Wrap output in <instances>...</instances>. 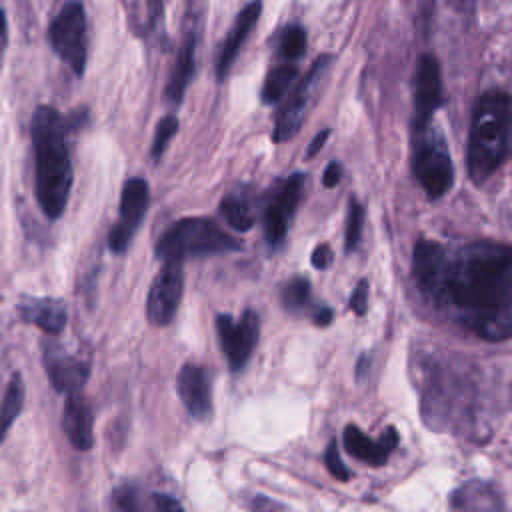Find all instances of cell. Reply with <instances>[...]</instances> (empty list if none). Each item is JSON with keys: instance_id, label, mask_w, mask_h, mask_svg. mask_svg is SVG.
Listing matches in <instances>:
<instances>
[{"instance_id": "603a6c76", "label": "cell", "mask_w": 512, "mask_h": 512, "mask_svg": "<svg viewBox=\"0 0 512 512\" xmlns=\"http://www.w3.org/2000/svg\"><path fill=\"white\" fill-rule=\"evenodd\" d=\"M296 74H298V70L290 62L274 66L262 84V102L274 104V102L282 100L286 96V92L290 90V86L294 84Z\"/></svg>"}, {"instance_id": "4fadbf2b", "label": "cell", "mask_w": 512, "mask_h": 512, "mask_svg": "<svg viewBox=\"0 0 512 512\" xmlns=\"http://www.w3.org/2000/svg\"><path fill=\"white\" fill-rule=\"evenodd\" d=\"M42 358H44L46 376L56 392L70 394V392H80L84 388L90 376L88 360L68 352L58 342H46Z\"/></svg>"}, {"instance_id": "52a82bcc", "label": "cell", "mask_w": 512, "mask_h": 512, "mask_svg": "<svg viewBox=\"0 0 512 512\" xmlns=\"http://www.w3.org/2000/svg\"><path fill=\"white\" fill-rule=\"evenodd\" d=\"M332 64V56L324 54L320 56L312 68L306 72L304 80H300V84L288 94V98L284 100V104L280 106L276 120H274V142H286L290 138L296 136V132L302 126V120L310 108V104L316 98V92L320 88V82L324 80L328 68Z\"/></svg>"}, {"instance_id": "6da1fadb", "label": "cell", "mask_w": 512, "mask_h": 512, "mask_svg": "<svg viewBox=\"0 0 512 512\" xmlns=\"http://www.w3.org/2000/svg\"><path fill=\"white\" fill-rule=\"evenodd\" d=\"M412 270L422 292L476 336L502 342L512 334V250L478 240L444 246L414 244Z\"/></svg>"}, {"instance_id": "3957f363", "label": "cell", "mask_w": 512, "mask_h": 512, "mask_svg": "<svg viewBox=\"0 0 512 512\" xmlns=\"http://www.w3.org/2000/svg\"><path fill=\"white\" fill-rule=\"evenodd\" d=\"M510 96L506 90L484 92L472 110L468 134V174L474 184L486 182L508 158Z\"/></svg>"}, {"instance_id": "30bf717a", "label": "cell", "mask_w": 512, "mask_h": 512, "mask_svg": "<svg viewBox=\"0 0 512 512\" xmlns=\"http://www.w3.org/2000/svg\"><path fill=\"white\" fill-rule=\"evenodd\" d=\"M216 330L220 348L232 370H240L250 360L260 334V318L254 310L246 308L238 320L230 314H218Z\"/></svg>"}, {"instance_id": "7a4b0ae2", "label": "cell", "mask_w": 512, "mask_h": 512, "mask_svg": "<svg viewBox=\"0 0 512 512\" xmlns=\"http://www.w3.org/2000/svg\"><path fill=\"white\" fill-rule=\"evenodd\" d=\"M32 146H34V192L40 210L48 220L64 214L74 182L68 134V120L48 104L34 110L32 116Z\"/></svg>"}, {"instance_id": "ba28073f", "label": "cell", "mask_w": 512, "mask_h": 512, "mask_svg": "<svg viewBox=\"0 0 512 512\" xmlns=\"http://www.w3.org/2000/svg\"><path fill=\"white\" fill-rule=\"evenodd\" d=\"M304 184H306V174L294 172L282 178L280 182H276V186L270 190L268 202L264 208V234H266V242L272 248H278L284 242L290 222L302 200Z\"/></svg>"}, {"instance_id": "f546056e", "label": "cell", "mask_w": 512, "mask_h": 512, "mask_svg": "<svg viewBox=\"0 0 512 512\" xmlns=\"http://www.w3.org/2000/svg\"><path fill=\"white\" fill-rule=\"evenodd\" d=\"M350 308L356 316H364L368 308V280H360L350 294Z\"/></svg>"}, {"instance_id": "83f0119b", "label": "cell", "mask_w": 512, "mask_h": 512, "mask_svg": "<svg viewBox=\"0 0 512 512\" xmlns=\"http://www.w3.org/2000/svg\"><path fill=\"white\" fill-rule=\"evenodd\" d=\"M178 132V118L168 114L164 116L158 126H156V132H154V140H152V158L154 160H160V156L164 154L168 142L172 140V136Z\"/></svg>"}, {"instance_id": "cb8c5ba5", "label": "cell", "mask_w": 512, "mask_h": 512, "mask_svg": "<svg viewBox=\"0 0 512 512\" xmlns=\"http://www.w3.org/2000/svg\"><path fill=\"white\" fill-rule=\"evenodd\" d=\"M312 300V292H310V282L302 276L292 278L290 282L284 284L282 288V304L292 310V312H300L304 310Z\"/></svg>"}, {"instance_id": "8992f818", "label": "cell", "mask_w": 512, "mask_h": 512, "mask_svg": "<svg viewBox=\"0 0 512 512\" xmlns=\"http://www.w3.org/2000/svg\"><path fill=\"white\" fill-rule=\"evenodd\" d=\"M48 42L56 56L68 64V68L82 76L88 58V34L86 12L82 2L68 0L48 26Z\"/></svg>"}, {"instance_id": "5b68a950", "label": "cell", "mask_w": 512, "mask_h": 512, "mask_svg": "<svg viewBox=\"0 0 512 512\" xmlns=\"http://www.w3.org/2000/svg\"><path fill=\"white\" fill-rule=\"evenodd\" d=\"M412 172L430 200L442 198L454 184V166L442 132L432 126H414Z\"/></svg>"}, {"instance_id": "ac0fdd59", "label": "cell", "mask_w": 512, "mask_h": 512, "mask_svg": "<svg viewBox=\"0 0 512 512\" xmlns=\"http://www.w3.org/2000/svg\"><path fill=\"white\" fill-rule=\"evenodd\" d=\"M62 428L66 438L76 450H90L94 446V416L92 406L80 392L66 394V404L62 412Z\"/></svg>"}, {"instance_id": "d6a6232c", "label": "cell", "mask_w": 512, "mask_h": 512, "mask_svg": "<svg viewBox=\"0 0 512 512\" xmlns=\"http://www.w3.org/2000/svg\"><path fill=\"white\" fill-rule=\"evenodd\" d=\"M152 506L160 512H176V510H182V504L172 498V496H166V494H154L152 496Z\"/></svg>"}, {"instance_id": "d4e9b609", "label": "cell", "mask_w": 512, "mask_h": 512, "mask_svg": "<svg viewBox=\"0 0 512 512\" xmlns=\"http://www.w3.org/2000/svg\"><path fill=\"white\" fill-rule=\"evenodd\" d=\"M306 50V32L302 26L292 24L288 28H284L280 42H278V54L284 60H298Z\"/></svg>"}, {"instance_id": "4316f807", "label": "cell", "mask_w": 512, "mask_h": 512, "mask_svg": "<svg viewBox=\"0 0 512 512\" xmlns=\"http://www.w3.org/2000/svg\"><path fill=\"white\" fill-rule=\"evenodd\" d=\"M110 506L114 510H120V512H136V510L144 508L140 490L136 486H132V484H124V486L116 488L110 494Z\"/></svg>"}, {"instance_id": "44dd1931", "label": "cell", "mask_w": 512, "mask_h": 512, "mask_svg": "<svg viewBox=\"0 0 512 512\" xmlns=\"http://www.w3.org/2000/svg\"><path fill=\"white\" fill-rule=\"evenodd\" d=\"M220 214L228 226L238 232H248L254 226V210L246 190H232L220 200Z\"/></svg>"}, {"instance_id": "1f68e13d", "label": "cell", "mask_w": 512, "mask_h": 512, "mask_svg": "<svg viewBox=\"0 0 512 512\" xmlns=\"http://www.w3.org/2000/svg\"><path fill=\"white\" fill-rule=\"evenodd\" d=\"M340 180H342V164L334 160L326 166L324 176H322V184H324V188H334V186L340 184Z\"/></svg>"}, {"instance_id": "d6986e66", "label": "cell", "mask_w": 512, "mask_h": 512, "mask_svg": "<svg viewBox=\"0 0 512 512\" xmlns=\"http://www.w3.org/2000/svg\"><path fill=\"white\" fill-rule=\"evenodd\" d=\"M260 12H262V4L260 2H250L236 16L234 26L230 28V32H228V36H226V40H224V44L220 48V54H218V62H216V76H218V80H224V76L228 74V70H230V66H232L240 46L244 44V40L248 38L250 30L258 22Z\"/></svg>"}, {"instance_id": "d590c367", "label": "cell", "mask_w": 512, "mask_h": 512, "mask_svg": "<svg viewBox=\"0 0 512 512\" xmlns=\"http://www.w3.org/2000/svg\"><path fill=\"white\" fill-rule=\"evenodd\" d=\"M8 46V24H6V14L0 8V50H6Z\"/></svg>"}, {"instance_id": "f1b7e54d", "label": "cell", "mask_w": 512, "mask_h": 512, "mask_svg": "<svg viewBox=\"0 0 512 512\" xmlns=\"http://www.w3.org/2000/svg\"><path fill=\"white\" fill-rule=\"evenodd\" d=\"M324 462H326V468L328 472L336 478V480H348L350 478V472L348 468L342 464V458H340V450H338V444L336 440H332L324 452Z\"/></svg>"}, {"instance_id": "2e32d148", "label": "cell", "mask_w": 512, "mask_h": 512, "mask_svg": "<svg viewBox=\"0 0 512 512\" xmlns=\"http://www.w3.org/2000/svg\"><path fill=\"white\" fill-rule=\"evenodd\" d=\"M398 444V432L394 426H388L378 440L368 438L356 424H348L344 428V448L346 452L366 464L382 466L390 458Z\"/></svg>"}, {"instance_id": "8d00e7d4", "label": "cell", "mask_w": 512, "mask_h": 512, "mask_svg": "<svg viewBox=\"0 0 512 512\" xmlns=\"http://www.w3.org/2000/svg\"><path fill=\"white\" fill-rule=\"evenodd\" d=\"M148 2H150L152 10H158V4H160V0H148Z\"/></svg>"}, {"instance_id": "9a60e30c", "label": "cell", "mask_w": 512, "mask_h": 512, "mask_svg": "<svg viewBox=\"0 0 512 512\" xmlns=\"http://www.w3.org/2000/svg\"><path fill=\"white\" fill-rule=\"evenodd\" d=\"M16 312L22 322L34 324L50 336L60 334L68 322L66 302L50 296H20Z\"/></svg>"}, {"instance_id": "5bb4252c", "label": "cell", "mask_w": 512, "mask_h": 512, "mask_svg": "<svg viewBox=\"0 0 512 512\" xmlns=\"http://www.w3.org/2000/svg\"><path fill=\"white\" fill-rule=\"evenodd\" d=\"M442 104V74L440 64L432 54L418 60L414 74V126H424L432 120Z\"/></svg>"}, {"instance_id": "9c48e42d", "label": "cell", "mask_w": 512, "mask_h": 512, "mask_svg": "<svg viewBox=\"0 0 512 512\" xmlns=\"http://www.w3.org/2000/svg\"><path fill=\"white\" fill-rule=\"evenodd\" d=\"M150 204V188L144 178H128L122 186L120 214L112 230L108 232V248L114 254H124L140 228Z\"/></svg>"}, {"instance_id": "484cf974", "label": "cell", "mask_w": 512, "mask_h": 512, "mask_svg": "<svg viewBox=\"0 0 512 512\" xmlns=\"http://www.w3.org/2000/svg\"><path fill=\"white\" fill-rule=\"evenodd\" d=\"M362 222H364V208L356 198H350L348 216H346V250L348 252L354 250L360 242Z\"/></svg>"}, {"instance_id": "4dcf8cb0", "label": "cell", "mask_w": 512, "mask_h": 512, "mask_svg": "<svg viewBox=\"0 0 512 512\" xmlns=\"http://www.w3.org/2000/svg\"><path fill=\"white\" fill-rule=\"evenodd\" d=\"M332 248L328 244H318L312 252V266L318 270H326L332 264Z\"/></svg>"}, {"instance_id": "e0dca14e", "label": "cell", "mask_w": 512, "mask_h": 512, "mask_svg": "<svg viewBox=\"0 0 512 512\" xmlns=\"http://www.w3.org/2000/svg\"><path fill=\"white\" fill-rule=\"evenodd\" d=\"M178 394L196 420H206L212 414V386L208 374L198 364H184L178 374Z\"/></svg>"}, {"instance_id": "74e56055", "label": "cell", "mask_w": 512, "mask_h": 512, "mask_svg": "<svg viewBox=\"0 0 512 512\" xmlns=\"http://www.w3.org/2000/svg\"><path fill=\"white\" fill-rule=\"evenodd\" d=\"M2 52H4V50H0V58H2Z\"/></svg>"}, {"instance_id": "8fae6325", "label": "cell", "mask_w": 512, "mask_h": 512, "mask_svg": "<svg viewBox=\"0 0 512 512\" xmlns=\"http://www.w3.org/2000/svg\"><path fill=\"white\" fill-rule=\"evenodd\" d=\"M202 8L204 0H188L184 12V40L176 54L168 84H166V100L170 104H178L186 92V86L194 74V58H196V44L202 26Z\"/></svg>"}, {"instance_id": "277c9868", "label": "cell", "mask_w": 512, "mask_h": 512, "mask_svg": "<svg viewBox=\"0 0 512 512\" xmlns=\"http://www.w3.org/2000/svg\"><path fill=\"white\" fill-rule=\"evenodd\" d=\"M242 244L224 232L212 218L188 216L176 220L154 246L158 260H180L184 262L190 256H208L240 250Z\"/></svg>"}, {"instance_id": "836d02e7", "label": "cell", "mask_w": 512, "mask_h": 512, "mask_svg": "<svg viewBox=\"0 0 512 512\" xmlns=\"http://www.w3.org/2000/svg\"><path fill=\"white\" fill-rule=\"evenodd\" d=\"M328 136H330V130H328V128H326V130H322V132H318V134L314 136V140L310 142L308 150H306V158L316 156V154L322 150V146H324V142L328 140Z\"/></svg>"}, {"instance_id": "7c38bea8", "label": "cell", "mask_w": 512, "mask_h": 512, "mask_svg": "<svg viewBox=\"0 0 512 512\" xmlns=\"http://www.w3.org/2000/svg\"><path fill=\"white\" fill-rule=\"evenodd\" d=\"M180 260H166L162 270L150 284L146 298V316L154 326H166L172 322L182 294H184V270Z\"/></svg>"}, {"instance_id": "7402d4cb", "label": "cell", "mask_w": 512, "mask_h": 512, "mask_svg": "<svg viewBox=\"0 0 512 512\" xmlns=\"http://www.w3.org/2000/svg\"><path fill=\"white\" fill-rule=\"evenodd\" d=\"M24 406V382L20 372H14L8 380L2 404H0V444L6 440L12 424L20 416Z\"/></svg>"}, {"instance_id": "e575fe53", "label": "cell", "mask_w": 512, "mask_h": 512, "mask_svg": "<svg viewBox=\"0 0 512 512\" xmlns=\"http://www.w3.org/2000/svg\"><path fill=\"white\" fill-rule=\"evenodd\" d=\"M332 310L328 308V306H320V310H316V314H314V322L318 324V326H328L330 322H332Z\"/></svg>"}, {"instance_id": "ffe728a7", "label": "cell", "mask_w": 512, "mask_h": 512, "mask_svg": "<svg viewBox=\"0 0 512 512\" xmlns=\"http://www.w3.org/2000/svg\"><path fill=\"white\" fill-rule=\"evenodd\" d=\"M450 506L454 510H504L506 502L502 500V492L494 482L488 480H470L454 490L450 498Z\"/></svg>"}]
</instances>
